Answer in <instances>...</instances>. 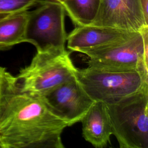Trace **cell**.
I'll list each match as a JSON object with an SVG mask.
<instances>
[{
  "instance_id": "1",
  "label": "cell",
  "mask_w": 148,
  "mask_h": 148,
  "mask_svg": "<svg viewBox=\"0 0 148 148\" xmlns=\"http://www.w3.org/2000/svg\"><path fill=\"white\" fill-rule=\"evenodd\" d=\"M68 127L39 97L19 90L7 70L0 99V148H64Z\"/></svg>"
},
{
  "instance_id": "15",
  "label": "cell",
  "mask_w": 148,
  "mask_h": 148,
  "mask_svg": "<svg viewBox=\"0 0 148 148\" xmlns=\"http://www.w3.org/2000/svg\"><path fill=\"white\" fill-rule=\"evenodd\" d=\"M7 69L5 68L0 66V99L1 97L2 94V84H3V77L5 71Z\"/></svg>"
},
{
  "instance_id": "14",
  "label": "cell",
  "mask_w": 148,
  "mask_h": 148,
  "mask_svg": "<svg viewBox=\"0 0 148 148\" xmlns=\"http://www.w3.org/2000/svg\"><path fill=\"white\" fill-rule=\"evenodd\" d=\"M140 2L144 16L148 20V0H140Z\"/></svg>"
},
{
  "instance_id": "2",
  "label": "cell",
  "mask_w": 148,
  "mask_h": 148,
  "mask_svg": "<svg viewBox=\"0 0 148 148\" xmlns=\"http://www.w3.org/2000/svg\"><path fill=\"white\" fill-rule=\"evenodd\" d=\"M75 76L93 101L105 103L148 90V71H146L114 70L88 66L77 68Z\"/></svg>"
},
{
  "instance_id": "10",
  "label": "cell",
  "mask_w": 148,
  "mask_h": 148,
  "mask_svg": "<svg viewBox=\"0 0 148 148\" xmlns=\"http://www.w3.org/2000/svg\"><path fill=\"white\" fill-rule=\"evenodd\" d=\"M80 122L83 136L93 146L102 148L110 143L112 129L105 103L94 101Z\"/></svg>"
},
{
  "instance_id": "12",
  "label": "cell",
  "mask_w": 148,
  "mask_h": 148,
  "mask_svg": "<svg viewBox=\"0 0 148 148\" xmlns=\"http://www.w3.org/2000/svg\"><path fill=\"white\" fill-rule=\"evenodd\" d=\"M101 0H64L63 6L75 27L91 24L97 14Z\"/></svg>"
},
{
  "instance_id": "7",
  "label": "cell",
  "mask_w": 148,
  "mask_h": 148,
  "mask_svg": "<svg viewBox=\"0 0 148 148\" xmlns=\"http://www.w3.org/2000/svg\"><path fill=\"white\" fill-rule=\"evenodd\" d=\"M39 97L68 127L80 122L94 102L83 90L76 76Z\"/></svg>"
},
{
  "instance_id": "13",
  "label": "cell",
  "mask_w": 148,
  "mask_h": 148,
  "mask_svg": "<svg viewBox=\"0 0 148 148\" xmlns=\"http://www.w3.org/2000/svg\"><path fill=\"white\" fill-rule=\"evenodd\" d=\"M42 0H0L1 13H14L29 10Z\"/></svg>"
},
{
  "instance_id": "5",
  "label": "cell",
  "mask_w": 148,
  "mask_h": 148,
  "mask_svg": "<svg viewBox=\"0 0 148 148\" xmlns=\"http://www.w3.org/2000/svg\"><path fill=\"white\" fill-rule=\"evenodd\" d=\"M148 28L131 37L103 46L76 51L88 57L90 66L114 70L148 71Z\"/></svg>"
},
{
  "instance_id": "16",
  "label": "cell",
  "mask_w": 148,
  "mask_h": 148,
  "mask_svg": "<svg viewBox=\"0 0 148 148\" xmlns=\"http://www.w3.org/2000/svg\"><path fill=\"white\" fill-rule=\"evenodd\" d=\"M10 14V13H0V21L2 20V19L5 18V17H6L7 16H8Z\"/></svg>"
},
{
  "instance_id": "6",
  "label": "cell",
  "mask_w": 148,
  "mask_h": 148,
  "mask_svg": "<svg viewBox=\"0 0 148 148\" xmlns=\"http://www.w3.org/2000/svg\"><path fill=\"white\" fill-rule=\"evenodd\" d=\"M32 10H28L26 26L27 42L37 52L65 50L67 34L63 5L51 0H42Z\"/></svg>"
},
{
  "instance_id": "4",
  "label": "cell",
  "mask_w": 148,
  "mask_h": 148,
  "mask_svg": "<svg viewBox=\"0 0 148 148\" xmlns=\"http://www.w3.org/2000/svg\"><path fill=\"white\" fill-rule=\"evenodd\" d=\"M106 104L120 147L148 148V90Z\"/></svg>"
},
{
  "instance_id": "8",
  "label": "cell",
  "mask_w": 148,
  "mask_h": 148,
  "mask_svg": "<svg viewBox=\"0 0 148 148\" xmlns=\"http://www.w3.org/2000/svg\"><path fill=\"white\" fill-rule=\"evenodd\" d=\"M131 32L148 28L140 0H101L96 17L91 24Z\"/></svg>"
},
{
  "instance_id": "17",
  "label": "cell",
  "mask_w": 148,
  "mask_h": 148,
  "mask_svg": "<svg viewBox=\"0 0 148 148\" xmlns=\"http://www.w3.org/2000/svg\"><path fill=\"white\" fill-rule=\"evenodd\" d=\"M51 1H56V2H59V3H61L62 5H63L64 2V0H51Z\"/></svg>"
},
{
  "instance_id": "9",
  "label": "cell",
  "mask_w": 148,
  "mask_h": 148,
  "mask_svg": "<svg viewBox=\"0 0 148 148\" xmlns=\"http://www.w3.org/2000/svg\"><path fill=\"white\" fill-rule=\"evenodd\" d=\"M136 32L91 24L76 26L67 35V47L76 51L80 49L99 47L126 39Z\"/></svg>"
},
{
  "instance_id": "3",
  "label": "cell",
  "mask_w": 148,
  "mask_h": 148,
  "mask_svg": "<svg viewBox=\"0 0 148 148\" xmlns=\"http://www.w3.org/2000/svg\"><path fill=\"white\" fill-rule=\"evenodd\" d=\"M65 50L36 52L30 64L16 76L20 91L41 97L75 76L77 68Z\"/></svg>"
},
{
  "instance_id": "11",
  "label": "cell",
  "mask_w": 148,
  "mask_h": 148,
  "mask_svg": "<svg viewBox=\"0 0 148 148\" xmlns=\"http://www.w3.org/2000/svg\"><path fill=\"white\" fill-rule=\"evenodd\" d=\"M28 10L10 14L0 21V50L27 42L25 31Z\"/></svg>"
}]
</instances>
